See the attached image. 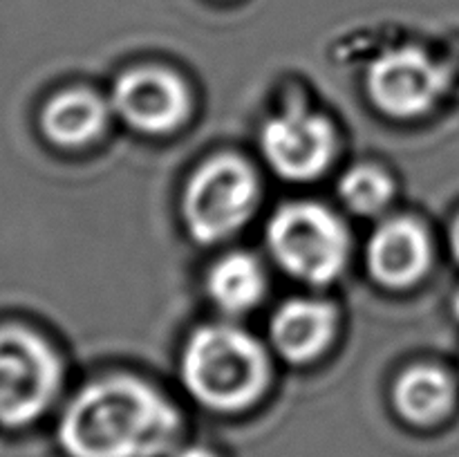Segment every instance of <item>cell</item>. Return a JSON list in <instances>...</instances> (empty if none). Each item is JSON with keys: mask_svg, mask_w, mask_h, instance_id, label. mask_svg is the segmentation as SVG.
<instances>
[{"mask_svg": "<svg viewBox=\"0 0 459 457\" xmlns=\"http://www.w3.org/2000/svg\"><path fill=\"white\" fill-rule=\"evenodd\" d=\"M179 415L157 390L110 376L74 397L58 437L70 457H157L173 446Z\"/></svg>", "mask_w": 459, "mask_h": 457, "instance_id": "obj_1", "label": "cell"}, {"mask_svg": "<svg viewBox=\"0 0 459 457\" xmlns=\"http://www.w3.org/2000/svg\"><path fill=\"white\" fill-rule=\"evenodd\" d=\"M186 390L215 410L251 406L269 381V358L263 345L233 325H204L193 332L182 354Z\"/></svg>", "mask_w": 459, "mask_h": 457, "instance_id": "obj_2", "label": "cell"}, {"mask_svg": "<svg viewBox=\"0 0 459 457\" xmlns=\"http://www.w3.org/2000/svg\"><path fill=\"white\" fill-rule=\"evenodd\" d=\"M267 245L287 273L312 285L336 280L350 255L345 224L314 202H294L276 211L269 220Z\"/></svg>", "mask_w": 459, "mask_h": 457, "instance_id": "obj_3", "label": "cell"}, {"mask_svg": "<svg viewBox=\"0 0 459 457\" xmlns=\"http://www.w3.org/2000/svg\"><path fill=\"white\" fill-rule=\"evenodd\" d=\"M258 202V177L236 155L204 161L188 179L182 200L184 222L193 240L215 245L245 227Z\"/></svg>", "mask_w": 459, "mask_h": 457, "instance_id": "obj_4", "label": "cell"}, {"mask_svg": "<svg viewBox=\"0 0 459 457\" xmlns=\"http://www.w3.org/2000/svg\"><path fill=\"white\" fill-rule=\"evenodd\" d=\"M56 352L22 327H0V424L22 426L40 415L61 385Z\"/></svg>", "mask_w": 459, "mask_h": 457, "instance_id": "obj_5", "label": "cell"}, {"mask_svg": "<svg viewBox=\"0 0 459 457\" xmlns=\"http://www.w3.org/2000/svg\"><path fill=\"white\" fill-rule=\"evenodd\" d=\"M444 88V70L420 47L390 49L368 70L372 103L394 119L426 115L439 101Z\"/></svg>", "mask_w": 459, "mask_h": 457, "instance_id": "obj_6", "label": "cell"}, {"mask_svg": "<svg viewBox=\"0 0 459 457\" xmlns=\"http://www.w3.org/2000/svg\"><path fill=\"white\" fill-rule=\"evenodd\" d=\"M260 146L273 173L291 182H307L330 166L334 128L325 116L291 110L264 124Z\"/></svg>", "mask_w": 459, "mask_h": 457, "instance_id": "obj_7", "label": "cell"}, {"mask_svg": "<svg viewBox=\"0 0 459 457\" xmlns=\"http://www.w3.org/2000/svg\"><path fill=\"white\" fill-rule=\"evenodd\" d=\"M112 106L133 130L166 134L186 119L191 97L173 72L143 65L119 76L112 90Z\"/></svg>", "mask_w": 459, "mask_h": 457, "instance_id": "obj_8", "label": "cell"}, {"mask_svg": "<svg viewBox=\"0 0 459 457\" xmlns=\"http://www.w3.org/2000/svg\"><path fill=\"white\" fill-rule=\"evenodd\" d=\"M430 264L429 233L415 220L397 218L381 224L368 245V267L381 285L402 289L426 273Z\"/></svg>", "mask_w": 459, "mask_h": 457, "instance_id": "obj_9", "label": "cell"}, {"mask_svg": "<svg viewBox=\"0 0 459 457\" xmlns=\"http://www.w3.org/2000/svg\"><path fill=\"white\" fill-rule=\"evenodd\" d=\"M334 307L321 300H287L269 323V336L281 357L291 363L316 358L334 336Z\"/></svg>", "mask_w": 459, "mask_h": 457, "instance_id": "obj_10", "label": "cell"}, {"mask_svg": "<svg viewBox=\"0 0 459 457\" xmlns=\"http://www.w3.org/2000/svg\"><path fill=\"white\" fill-rule=\"evenodd\" d=\"M40 125L45 137L56 146H85L106 130L108 106L88 90H67L49 99Z\"/></svg>", "mask_w": 459, "mask_h": 457, "instance_id": "obj_11", "label": "cell"}, {"mask_svg": "<svg viewBox=\"0 0 459 457\" xmlns=\"http://www.w3.org/2000/svg\"><path fill=\"white\" fill-rule=\"evenodd\" d=\"M453 399V381L433 366L411 367L394 385V406L411 424H435L451 410Z\"/></svg>", "mask_w": 459, "mask_h": 457, "instance_id": "obj_12", "label": "cell"}, {"mask_svg": "<svg viewBox=\"0 0 459 457\" xmlns=\"http://www.w3.org/2000/svg\"><path fill=\"white\" fill-rule=\"evenodd\" d=\"M264 273L249 254H229L211 267L206 289L211 300L229 314H242L260 303L264 294Z\"/></svg>", "mask_w": 459, "mask_h": 457, "instance_id": "obj_13", "label": "cell"}, {"mask_svg": "<svg viewBox=\"0 0 459 457\" xmlns=\"http://www.w3.org/2000/svg\"><path fill=\"white\" fill-rule=\"evenodd\" d=\"M339 195L354 213L375 215L393 200L394 184L377 166H354L341 177Z\"/></svg>", "mask_w": 459, "mask_h": 457, "instance_id": "obj_14", "label": "cell"}, {"mask_svg": "<svg viewBox=\"0 0 459 457\" xmlns=\"http://www.w3.org/2000/svg\"><path fill=\"white\" fill-rule=\"evenodd\" d=\"M173 457H215V455L211 451H206V448L191 446V448H184V451H179L178 455H173Z\"/></svg>", "mask_w": 459, "mask_h": 457, "instance_id": "obj_15", "label": "cell"}, {"mask_svg": "<svg viewBox=\"0 0 459 457\" xmlns=\"http://www.w3.org/2000/svg\"><path fill=\"white\" fill-rule=\"evenodd\" d=\"M451 249H453V255H455V260L459 263V215L451 227Z\"/></svg>", "mask_w": 459, "mask_h": 457, "instance_id": "obj_16", "label": "cell"}, {"mask_svg": "<svg viewBox=\"0 0 459 457\" xmlns=\"http://www.w3.org/2000/svg\"><path fill=\"white\" fill-rule=\"evenodd\" d=\"M453 314L459 318V291L455 296H453Z\"/></svg>", "mask_w": 459, "mask_h": 457, "instance_id": "obj_17", "label": "cell"}]
</instances>
